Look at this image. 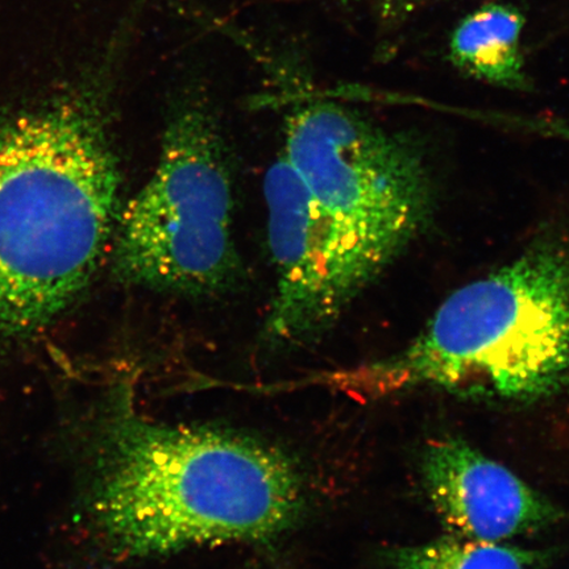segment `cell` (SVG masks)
Returning a JSON list of instances; mask_svg holds the SVG:
<instances>
[{
    "label": "cell",
    "instance_id": "obj_1",
    "mask_svg": "<svg viewBox=\"0 0 569 569\" xmlns=\"http://www.w3.org/2000/svg\"><path fill=\"white\" fill-rule=\"evenodd\" d=\"M89 438L83 509L116 560L270 543L306 509L296 460L246 433L142 415L134 377L107 390Z\"/></svg>",
    "mask_w": 569,
    "mask_h": 569
},
{
    "label": "cell",
    "instance_id": "obj_2",
    "mask_svg": "<svg viewBox=\"0 0 569 569\" xmlns=\"http://www.w3.org/2000/svg\"><path fill=\"white\" fill-rule=\"evenodd\" d=\"M132 32L46 104L0 117V345L52 326L110 253L122 211L113 91Z\"/></svg>",
    "mask_w": 569,
    "mask_h": 569
},
{
    "label": "cell",
    "instance_id": "obj_3",
    "mask_svg": "<svg viewBox=\"0 0 569 569\" xmlns=\"http://www.w3.org/2000/svg\"><path fill=\"white\" fill-rule=\"evenodd\" d=\"M360 400L437 388L532 401L569 387V230L465 284L387 359L311 379Z\"/></svg>",
    "mask_w": 569,
    "mask_h": 569
},
{
    "label": "cell",
    "instance_id": "obj_4",
    "mask_svg": "<svg viewBox=\"0 0 569 569\" xmlns=\"http://www.w3.org/2000/svg\"><path fill=\"white\" fill-rule=\"evenodd\" d=\"M282 153L329 239L347 309L430 223L432 177L421 149L358 111L296 92Z\"/></svg>",
    "mask_w": 569,
    "mask_h": 569
},
{
    "label": "cell",
    "instance_id": "obj_5",
    "mask_svg": "<svg viewBox=\"0 0 569 569\" xmlns=\"http://www.w3.org/2000/svg\"><path fill=\"white\" fill-rule=\"evenodd\" d=\"M161 138L152 176L120 211L112 274L156 293L222 295L241 276L232 170L222 127L201 89L174 98Z\"/></svg>",
    "mask_w": 569,
    "mask_h": 569
},
{
    "label": "cell",
    "instance_id": "obj_6",
    "mask_svg": "<svg viewBox=\"0 0 569 569\" xmlns=\"http://www.w3.org/2000/svg\"><path fill=\"white\" fill-rule=\"evenodd\" d=\"M266 198L276 289L262 338L276 350H295L317 343L348 309L322 219L283 153L268 170Z\"/></svg>",
    "mask_w": 569,
    "mask_h": 569
},
{
    "label": "cell",
    "instance_id": "obj_7",
    "mask_svg": "<svg viewBox=\"0 0 569 569\" xmlns=\"http://www.w3.org/2000/svg\"><path fill=\"white\" fill-rule=\"evenodd\" d=\"M422 480L433 510L455 537L501 542L560 517L545 496L457 438L426 447Z\"/></svg>",
    "mask_w": 569,
    "mask_h": 569
},
{
    "label": "cell",
    "instance_id": "obj_8",
    "mask_svg": "<svg viewBox=\"0 0 569 569\" xmlns=\"http://www.w3.org/2000/svg\"><path fill=\"white\" fill-rule=\"evenodd\" d=\"M523 24V17L513 7L483 6L455 30L450 44L452 62L465 73L496 87L526 88Z\"/></svg>",
    "mask_w": 569,
    "mask_h": 569
},
{
    "label": "cell",
    "instance_id": "obj_9",
    "mask_svg": "<svg viewBox=\"0 0 569 569\" xmlns=\"http://www.w3.org/2000/svg\"><path fill=\"white\" fill-rule=\"evenodd\" d=\"M391 569H542L545 555L500 542L446 537L388 555Z\"/></svg>",
    "mask_w": 569,
    "mask_h": 569
},
{
    "label": "cell",
    "instance_id": "obj_10",
    "mask_svg": "<svg viewBox=\"0 0 569 569\" xmlns=\"http://www.w3.org/2000/svg\"><path fill=\"white\" fill-rule=\"evenodd\" d=\"M417 2L418 0H381V11L387 18L400 17Z\"/></svg>",
    "mask_w": 569,
    "mask_h": 569
}]
</instances>
